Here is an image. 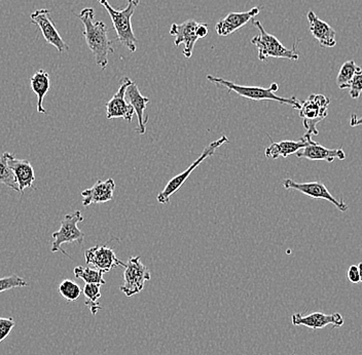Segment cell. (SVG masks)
Instances as JSON below:
<instances>
[{"label":"cell","instance_id":"obj_1","mask_svg":"<svg viewBox=\"0 0 362 355\" xmlns=\"http://www.w3.org/2000/svg\"><path fill=\"white\" fill-rule=\"evenodd\" d=\"M78 18L85 27L83 35L94 56L95 62L101 69H106L110 62L108 56L115 53L112 42L108 37L107 26L102 21H95V11L92 8H83Z\"/></svg>","mask_w":362,"mask_h":355},{"label":"cell","instance_id":"obj_2","mask_svg":"<svg viewBox=\"0 0 362 355\" xmlns=\"http://www.w3.org/2000/svg\"><path fill=\"white\" fill-rule=\"evenodd\" d=\"M208 81L214 83L216 87L226 88L228 92H236L240 97L249 99L252 101H275L284 105H289L294 109L300 110L302 106V102L298 100L296 97L291 98H283L275 94L279 90V85L277 83H272L270 88L260 87H247V85H240L237 83L228 81L226 79L215 78L214 76H207Z\"/></svg>","mask_w":362,"mask_h":355},{"label":"cell","instance_id":"obj_3","mask_svg":"<svg viewBox=\"0 0 362 355\" xmlns=\"http://www.w3.org/2000/svg\"><path fill=\"white\" fill-rule=\"evenodd\" d=\"M99 4L107 11L112 19L113 28L117 33V40L126 47L131 53L137 51V40L132 28V19L136 8L140 4V0H128L126 8L123 11H117L110 6L107 0H98Z\"/></svg>","mask_w":362,"mask_h":355},{"label":"cell","instance_id":"obj_4","mask_svg":"<svg viewBox=\"0 0 362 355\" xmlns=\"http://www.w3.org/2000/svg\"><path fill=\"white\" fill-rule=\"evenodd\" d=\"M253 25L257 27L259 33L251 40V44L257 47V56L262 62H267L269 58L287 59L291 61H298L300 59L296 44H293V49H286L276 36L264 30L262 23L253 21Z\"/></svg>","mask_w":362,"mask_h":355},{"label":"cell","instance_id":"obj_5","mask_svg":"<svg viewBox=\"0 0 362 355\" xmlns=\"http://www.w3.org/2000/svg\"><path fill=\"white\" fill-rule=\"evenodd\" d=\"M330 99L325 95L312 94L307 100L303 102L298 115L303 121V126L307 130L308 135L318 136L317 124L322 121L328 115Z\"/></svg>","mask_w":362,"mask_h":355},{"label":"cell","instance_id":"obj_6","mask_svg":"<svg viewBox=\"0 0 362 355\" xmlns=\"http://www.w3.org/2000/svg\"><path fill=\"white\" fill-rule=\"evenodd\" d=\"M228 139L226 136H223V137L219 138L216 141L212 142L204 149L201 155L194 160V162L185 169L183 173L180 174V175L175 176V177L172 178L171 180L169 181L168 184L166 185L164 190L162 192L158 193L157 200L158 203H162V205H166V203H169L170 198L175 193L176 191H178L185 184V181L189 179V176L194 169H197L201 164L204 162V160H207L208 157L214 155L215 150L219 147L223 146V144L228 143Z\"/></svg>","mask_w":362,"mask_h":355},{"label":"cell","instance_id":"obj_7","mask_svg":"<svg viewBox=\"0 0 362 355\" xmlns=\"http://www.w3.org/2000/svg\"><path fill=\"white\" fill-rule=\"evenodd\" d=\"M83 217L81 212L76 211L68 214L61 221L60 229L52 234L54 241L52 243V253L61 252L68 258L69 255L62 248L63 243H78L81 244L85 241V234L78 228V223L83 222Z\"/></svg>","mask_w":362,"mask_h":355},{"label":"cell","instance_id":"obj_8","mask_svg":"<svg viewBox=\"0 0 362 355\" xmlns=\"http://www.w3.org/2000/svg\"><path fill=\"white\" fill-rule=\"evenodd\" d=\"M141 257H132L128 260L124 267V284L119 288L127 297H132L139 294L146 286V282L151 280V275L146 265L140 261Z\"/></svg>","mask_w":362,"mask_h":355},{"label":"cell","instance_id":"obj_9","mask_svg":"<svg viewBox=\"0 0 362 355\" xmlns=\"http://www.w3.org/2000/svg\"><path fill=\"white\" fill-rule=\"evenodd\" d=\"M283 186L285 189H293L302 192L305 195L313 198V200H325L329 201L339 211L347 212L349 210L347 203L341 198L337 200L332 194L328 191L327 186L321 182L296 183L291 179H285L283 181Z\"/></svg>","mask_w":362,"mask_h":355},{"label":"cell","instance_id":"obj_10","mask_svg":"<svg viewBox=\"0 0 362 355\" xmlns=\"http://www.w3.org/2000/svg\"><path fill=\"white\" fill-rule=\"evenodd\" d=\"M49 13H51V11L47 10V8L35 11L31 13V23L40 29L47 44L55 47L59 53H64V52L69 49V45L61 37Z\"/></svg>","mask_w":362,"mask_h":355},{"label":"cell","instance_id":"obj_11","mask_svg":"<svg viewBox=\"0 0 362 355\" xmlns=\"http://www.w3.org/2000/svg\"><path fill=\"white\" fill-rule=\"evenodd\" d=\"M131 83H132V80L130 78H124L122 79L117 94L106 104V119L108 121L123 119L129 124L132 122L133 115L135 114L134 108L130 104L127 103L126 100L127 89H128Z\"/></svg>","mask_w":362,"mask_h":355},{"label":"cell","instance_id":"obj_12","mask_svg":"<svg viewBox=\"0 0 362 355\" xmlns=\"http://www.w3.org/2000/svg\"><path fill=\"white\" fill-rule=\"evenodd\" d=\"M86 263L96 267L103 273L110 272L117 267H126V263L119 259L112 248L106 246H95L85 252Z\"/></svg>","mask_w":362,"mask_h":355},{"label":"cell","instance_id":"obj_13","mask_svg":"<svg viewBox=\"0 0 362 355\" xmlns=\"http://www.w3.org/2000/svg\"><path fill=\"white\" fill-rule=\"evenodd\" d=\"M199 23L194 20H187L182 24H176L173 23L170 28V34L175 37L174 45L176 47L180 44H185L183 55L185 58L189 59L192 56L194 44L200 38L198 37L197 30H198Z\"/></svg>","mask_w":362,"mask_h":355},{"label":"cell","instance_id":"obj_14","mask_svg":"<svg viewBox=\"0 0 362 355\" xmlns=\"http://www.w3.org/2000/svg\"><path fill=\"white\" fill-rule=\"evenodd\" d=\"M291 322L293 325H304L310 329L319 330L329 325L334 327H341L344 325V318L339 313L325 314L322 312H313L308 315L294 313L291 316Z\"/></svg>","mask_w":362,"mask_h":355},{"label":"cell","instance_id":"obj_15","mask_svg":"<svg viewBox=\"0 0 362 355\" xmlns=\"http://www.w3.org/2000/svg\"><path fill=\"white\" fill-rule=\"evenodd\" d=\"M310 32L323 49H330L337 45V32L329 24L322 21L313 11H308Z\"/></svg>","mask_w":362,"mask_h":355},{"label":"cell","instance_id":"obj_16","mask_svg":"<svg viewBox=\"0 0 362 355\" xmlns=\"http://www.w3.org/2000/svg\"><path fill=\"white\" fill-rule=\"evenodd\" d=\"M260 10L262 8L259 6H255V8H251L250 11H243V13H230L226 17L217 23L215 30L219 36H223V37L230 35L242 27L245 26L253 18L257 17L260 13Z\"/></svg>","mask_w":362,"mask_h":355},{"label":"cell","instance_id":"obj_17","mask_svg":"<svg viewBox=\"0 0 362 355\" xmlns=\"http://www.w3.org/2000/svg\"><path fill=\"white\" fill-rule=\"evenodd\" d=\"M296 156L298 158H305V160H313V162H332L334 160H344L347 157L343 148H325V146L317 143L313 140H311L305 148L298 151Z\"/></svg>","mask_w":362,"mask_h":355},{"label":"cell","instance_id":"obj_18","mask_svg":"<svg viewBox=\"0 0 362 355\" xmlns=\"http://www.w3.org/2000/svg\"><path fill=\"white\" fill-rule=\"evenodd\" d=\"M269 139L271 140V138L269 137ZM311 140L312 136L308 135V133H305L298 141L285 140V141L281 142H273L271 140V145L267 147L266 150H264V155H266V157L271 158V160L288 157V156L296 155L298 151L305 148Z\"/></svg>","mask_w":362,"mask_h":355},{"label":"cell","instance_id":"obj_19","mask_svg":"<svg viewBox=\"0 0 362 355\" xmlns=\"http://www.w3.org/2000/svg\"><path fill=\"white\" fill-rule=\"evenodd\" d=\"M8 164L17 179L20 193L24 194L25 189L27 188L34 189L35 174H34L33 167L28 160H19L8 152Z\"/></svg>","mask_w":362,"mask_h":355},{"label":"cell","instance_id":"obj_20","mask_svg":"<svg viewBox=\"0 0 362 355\" xmlns=\"http://www.w3.org/2000/svg\"><path fill=\"white\" fill-rule=\"evenodd\" d=\"M115 183L112 178L107 180H98L92 188L81 192L83 207H89L93 203H105L112 200Z\"/></svg>","mask_w":362,"mask_h":355},{"label":"cell","instance_id":"obj_21","mask_svg":"<svg viewBox=\"0 0 362 355\" xmlns=\"http://www.w3.org/2000/svg\"><path fill=\"white\" fill-rule=\"evenodd\" d=\"M126 99H128L129 104L134 108L135 114L137 115L138 126L136 133L144 135L146 133V124L148 119V117H144V112L151 100L140 92L134 81H132L127 89Z\"/></svg>","mask_w":362,"mask_h":355},{"label":"cell","instance_id":"obj_22","mask_svg":"<svg viewBox=\"0 0 362 355\" xmlns=\"http://www.w3.org/2000/svg\"><path fill=\"white\" fill-rule=\"evenodd\" d=\"M31 89L37 96V112L40 114H47L44 107V99L51 88L49 74L45 70H38L30 79Z\"/></svg>","mask_w":362,"mask_h":355},{"label":"cell","instance_id":"obj_23","mask_svg":"<svg viewBox=\"0 0 362 355\" xmlns=\"http://www.w3.org/2000/svg\"><path fill=\"white\" fill-rule=\"evenodd\" d=\"M0 184L20 192L17 179L8 164V152L0 155Z\"/></svg>","mask_w":362,"mask_h":355},{"label":"cell","instance_id":"obj_24","mask_svg":"<svg viewBox=\"0 0 362 355\" xmlns=\"http://www.w3.org/2000/svg\"><path fill=\"white\" fill-rule=\"evenodd\" d=\"M361 68L355 64L354 61L350 60L344 63L337 76V85L339 90L349 89L351 81Z\"/></svg>","mask_w":362,"mask_h":355},{"label":"cell","instance_id":"obj_25","mask_svg":"<svg viewBox=\"0 0 362 355\" xmlns=\"http://www.w3.org/2000/svg\"><path fill=\"white\" fill-rule=\"evenodd\" d=\"M100 286L101 284H86L83 289V294L86 297V305L89 307L93 315H96L101 309L99 304V299L101 298Z\"/></svg>","mask_w":362,"mask_h":355},{"label":"cell","instance_id":"obj_26","mask_svg":"<svg viewBox=\"0 0 362 355\" xmlns=\"http://www.w3.org/2000/svg\"><path fill=\"white\" fill-rule=\"evenodd\" d=\"M104 273L98 269L85 268L83 266H78L74 268V275L76 278H81L86 284H105V279L103 278Z\"/></svg>","mask_w":362,"mask_h":355},{"label":"cell","instance_id":"obj_27","mask_svg":"<svg viewBox=\"0 0 362 355\" xmlns=\"http://www.w3.org/2000/svg\"><path fill=\"white\" fill-rule=\"evenodd\" d=\"M59 293L69 302H74L81 297L83 291H81V287L76 282L70 279H65L59 286Z\"/></svg>","mask_w":362,"mask_h":355},{"label":"cell","instance_id":"obj_28","mask_svg":"<svg viewBox=\"0 0 362 355\" xmlns=\"http://www.w3.org/2000/svg\"><path fill=\"white\" fill-rule=\"evenodd\" d=\"M26 280L24 278L19 277V275H13L11 277L0 278V293L8 291L16 288H23L27 287Z\"/></svg>","mask_w":362,"mask_h":355},{"label":"cell","instance_id":"obj_29","mask_svg":"<svg viewBox=\"0 0 362 355\" xmlns=\"http://www.w3.org/2000/svg\"><path fill=\"white\" fill-rule=\"evenodd\" d=\"M13 318H0V343L4 342L15 327Z\"/></svg>","mask_w":362,"mask_h":355},{"label":"cell","instance_id":"obj_30","mask_svg":"<svg viewBox=\"0 0 362 355\" xmlns=\"http://www.w3.org/2000/svg\"><path fill=\"white\" fill-rule=\"evenodd\" d=\"M349 95L352 99H358L362 92V69L357 72L350 83Z\"/></svg>","mask_w":362,"mask_h":355},{"label":"cell","instance_id":"obj_31","mask_svg":"<svg viewBox=\"0 0 362 355\" xmlns=\"http://www.w3.org/2000/svg\"><path fill=\"white\" fill-rule=\"evenodd\" d=\"M347 277L348 279H349L352 284H359V282H361V275H359L358 266H350V268L348 269Z\"/></svg>","mask_w":362,"mask_h":355},{"label":"cell","instance_id":"obj_32","mask_svg":"<svg viewBox=\"0 0 362 355\" xmlns=\"http://www.w3.org/2000/svg\"><path fill=\"white\" fill-rule=\"evenodd\" d=\"M198 37L205 38L208 35V25L206 23H199L198 30H197Z\"/></svg>","mask_w":362,"mask_h":355},{"label":"cell","instance_id":"obj_33","mask_svg":"<svg viewBox=\"0 0 362 355\" xmlns=\"http://www.w3.org/2000/svg\"><path fill=\"white\" fill-rule=\"evenodd\" d=\"M362 126V116L358 119L356 114L351 115L350 126L351 128H356V126Z\"/></svg>","mask_w":362,"mask_h":355},{"label":"cell","instance_id":"obj_34","mask_svg":"<svg viewBox=\"0 0 362 355\" xmlns=\"http://www.w3.org/2000/svg\"><path fill=\"white\" fill-rule=\"evenodd\" d=\"M357 266H358L359 275H361V282H362V263H359Z\"/></svg>","mask_w":362,"mask_h":355},{"label":"cell","instance_id":"obj_35","mask_svg":"<svg viewBox=\"0 0 362 355\" xmlns=\"http://www.w3.org/2000/svg\"><path fill=\"white\" fill-rule=\"evenodd\" d=\"M293 355H294V354H293Z\"/></svg>","mask_w":362,"mask_h":355}]
</instances>
